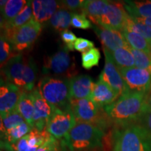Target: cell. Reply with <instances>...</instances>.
Segmentation results:
<instances>
[{
  "label": "cell",
  "mask_w": 151,
  "mask_h": 151,
  "mask_svg": "<svg viewBox=\"0 0 151 151\" xmlns=\"http://www.w3.org/2000/svg\"><path fill=\"white\" fill-rule=\"evenodd\" d=\"M147 97L148 94L146 93L128 92L104 107V110L111 123L117 127L139 123L148 109Z\"/></svg>",
  "instance_id": "6da1fadb"
},
{
  "label": "cell",
  "mask_w": 151,
  "mask_h": 151,
  "mask_svg": "<svg viewBox=\"0 0 151 151\" xmlns=\"http://www.w3.org/2000/svg\"><path fill=\"white\" fill-rule=\"evenodd\" d=\"M104 137L105 132L97 126L76 122L65 139L60 142L62 150L88 151L101 148Z\"/></svg>",
  "instance_id": "7a4b0ae2"
},
{
  "label": "cell",
  "mask_w": 151,
  "mask_h": 151,
  "mask_svg": "<svg viewBox=\"0 0 151 151\" xmlns=\"http://www.w3.org/2000/svg\"><path fill=\"white\" fill-rule=\"evenodd\" d=\"M37 68L32 58H24L19 53L1 68V79L15 85L23 92L35 89Z\"/></svg>",
  "instance_id": "3957f363"
},
{
  "label": "cell",
  "mask_w": 151,
  "mask_h": 151,
  "mask_svg": "<svg viewBox=\"0 0 151 151\" xmlns=\"http://www.w3.org/2000/svg\"><path fill=\"white\" fill-rule=\"evenodd\" d=\"M113 151H151V135L140 123L118 127L113 132Z\"/></svg>",
  "instance_id": "277c9868"
},
{
  "label": "cell",
  "mask_w": 151,
  "mask_h": 151,
  "mask_svg": "<svg viewBox=\"0 0 151 151\" xmlns=\"http://www.w3.org/2000/svg\"><path fill=\"white\" fill-rule=\"evenodd\" d=\"M37 88L53 109L65 110L71 107L69 79L45 76L39 80Z\"/></svg>",
  "instance_id": "5b68a950"
},
{
  "label": "cell",
  "mask_w": 151,
  "mask_h": 151,
  "mask_svg": "<svg viewBox=\"0 0 151 151\" xmlns=\"http://www.w3.org/2000/svg\"><path fill=\"white\" fill-rule=\"evenodd\" d=\"M71 109L76 122L90 123L104 130L110 127L111 122L104 108H101L90 98L71 100Z\"/></svg>",
  "instance_id": "8992f818"
},
{
  "label": "cell",
  "mask_w": 151,
  "mask_h": 151,
  "mask_svg": "<svg viewBox=\"0 0 151 151\" xmlns=\"http://www.w3.org/2000/svg\"><path fill=\"white\" fill-rule=\"evenodd\" d=\"M70 50L67 47H62L44 60L43 73L46 75H54L70 79L76 76L78 72L76 63L73 56L69 53Z\"/></svg>",
  "instance_id": "52a82bcc"
},
{
  "label": "cell",
  "mask_w": 151,
  "mask_h": 151,
  "mask_svg": "<svg viewBox=\"0 0 151 151\" xmlns=\"http://www.w3.org/2000/svg\"><path fill=\"white\" fill-rule=\"evenodd\" d=\"M41 30V24L33 18L18 29L11 31H1V34L10 41L15 51L19 52L32 46L40 35Z\"/></svg>",
  "instance_id": "ba28073f"
},
{
  "label": "cell",
  "mask_w": 151,
  "mask_h": 151,
  "mask_svg": "<svg viewBox=\"0 0 151 151\" xmlns=\"http://www.w3.org/2000/svg\"><path fill=\"white\" fill-rule=\"evenodd\" d=\"M76 123L74 115L70 108L61 110L55 109L48 120L46 129L59 141H62Z\"/></svg>",
  "instance_id": "9c48e42d"
},
{
  "label": "cell",
  "mask_w": 151,
  "mask_h": 151,
  "mask_svg": "<svg viewBox=\"0 0 151 151\" xmlns=\"http://www.w3.org/2000/svg\"><path fill=\"white\" fill-rule=\"evenodd\" d=\"M129 92L148 94L151 90V72L137 67L119 69Z\"/></svg>",
  "instance_id": "30bf717a"
},
{
  "label": "cell",
  "mask_w": 151,
  "mask_h": 151,
  "mask_svg": "<svg viewBox=\"0 0 151 151\" xmlns=\"http://www.w3.org/2000/svg\"><path fill=\"white\" fill-rule=\"evenodd\" d=\"M103 50L105 55V65L100 73L99 80L108 84L120 97L128 93L129 90L124 83L120 70L113 62L110 51L106 48H103Z\"/></svg>",
  "instance_id": "8fae6325"
},
{
  "label": "cell",
  "mask_w": 151,
  "mask_h": 151,
  "mask_svg": "<svg viewBox=\"0 0 151 151\" xmlns=\"http://www.w3.org/2000/svg\"><path fill=\"white\" fill-rule=\"evenodd\" d=\"M127 14L123 3L109 1L105 12L100 17L95 25L122 32Z\"/></svg>",
  "instance_id": "7c38bea8"
},
{
  "label": "cell",
  "mask_w": 151,
  "mask_h": 151,
  "mask_svg": "<svg viewBox=\"0 0 151 151\" xmlns=\"http://www.w3.org/2000/svg\"><path fill=\"white\" fill-rule=\"evenodd\" d=\"M31 92L34 100L35 114L33 118V129L43 131L46 129L48 120L52 116L55 109L49 104L42 97L38 88H35Z\"/></svg>",
  "instance_id": "4fadbf2b"
},
{
  "label": "cell",
  "mask_w": 151,
  "mask_h": 151,
  "mask_svg": "<svg viewBox=\"0 0 151 151\" xmlns=\"http://www.w3.org/2000/svg\"><path fill=\"white\" fill-rule=\"evenodd\" d=\"M23 91L15 85L1 79L0 86V113L1 117L16 109Z\"/></svg>",
  "instance_id": "5bb4252c"
},
{
  "label": "cell",
  "mask_w": 151,
  "mask_h": 151,
  "mask_svg": "<svg viewBox=\"0 0 151 151\" xmlns=\"http://www.w3.org/2000/svg\"><path fill=\"white\" fill-rule=\"evenodd\" d=\"M92 29L99 39L103 48L110 52H113L120 48L129 47L120 31L116 29H106L99 25H92Z\"/></svg>",
  "instance_id": "9a60e30c"
},
{
  "label": "cell",
  "mask_w": 151,
  "mask_h": 151,
  "mask_svg": "<svg viewBox=\"0 0 151 151\" xmlns=\"http://www.w3.org/2000/svg\"><path fill=\"white\" fill-rule=\"evenodd\" d=\"M52 136L46 129L43 131L32 129L29 134L14 145H12L13 150L14 151H37Z\"/></svg>",
  "instance_id": "2e32d148"
},
{
  "label": "cell",
  "mask_w": 151,
  "mask_h": 151,
  "mask_svg": "<svg viewBox=\"0 0 151 151\" xmlns=\"http://www.w3.org/2000/svg\"><path fill=\"white\" fill-rule=\"evenodd\" d=\"M94 83L89 75H78L69 79V89L71 99L91 97Z\"/></svg>",
  "instance_id": "e0dca14e"
},
{
  "label": "cell",
  "mask_w": 151,
  "mask_h": 151,
  "mask_svg": "<svg viewBox=\"0 0 151 151\" xmlns=\"http://www.w3.org/2000/svg\"><path fill=\"white\" fill-rule=\"evenodd\" d=\"M60 7V1L54 0H34L32 1L33 18L39 23L49 21Z\"/></svg>",
  "instance_id": "ac0fdd59"
},
{
  "label": "cell",
  "mask_w": 151,
  "mask_h": 151,
  "mask_svg": "<svg viewBox=\"0 0 151 151\" xmlns=\"http://www.w3.org/2000/svg\"><path fill=\"white\" fill-rule=\"evenodd\" d=\"M119 97V94L108 84L99 80L94 83L90 99L101 108H104L114 102Z\"/></svg>",
  "instance_id": "d6986e66"
},
{
  "label": "cell",
  "mask_w": 151,
  "mask_h": 151,
  "mask_svg": "<svg viewBox=\"0 0 151 151\" xmlns=\"http://www.w3.org/2000/svg\"><path fill=\"white\" fill-rule=\"evenodd\" d=\"M16 110L23 117L25 122H27L33 128L35 106H34V100L31 92H22Z\"/></svg>",
  "instance_id": "ffe728a7"
},
{
  "label": "cell",
  "mask_w": 151,
  "mask_h": 151,
  "mask_svg": "<svg viewBox=\"0 0 151 151\" xmlns=\"http://www.w3.org/2000/svg\"><path fill=\"white\" fill-rule=\"evenodd\" d=\"M109 1L105 0H87L84 2L82 13L96 24L100 17L105 12Z\"/></svg>",
  "instance_id": "44dd1931"
},
{
  "label": "cell",
  "mask_w": 151,
  "mask_h": 151,
  "mask_svg": "<svg viewBox=\"0 0 151 151\" xmlns=\"http://www.w3.org/2000/svg\"><path fill=\"white\" fill-rule=\"evenodd\" d=\"M124 9L133 18H151V1H124Z\"/></svg>",
  "instance_id": "7402d4cb"
},
{
  "label": "cell",
  "mask_w": 151,
  "mask_h": 151,
  "mask_svg": "<svg viewBox=\"0 0 151 151\" xmlns=\"http://www.w3.org/2000/svg\"><path fill=\"white\" fill-rule=\"evenodd\" d=\"M33 19L32 1H27V4L21 12L11 22L1 26V31H11L18 29Z\"/></svg>",
  "instance_id": "603a6c76"
},
{
  "label": "cell",
  "mask_w": 151,
  "mask_h": 151,
  "mask_svg": "<svg viewBox=\"0 0 151 151\" xmlns=\"http://www.w3.org/2000/svg\"><path fill=\"white\" fill-rule=\"evenodd\" d=\"M25 0H8V2L1 10V26L11 22L20 14L27 4Z\"/></svg>",
  "instance_id": "cb8c5ba5"
},
{
  "label": "cell",
  "mask_w": 151,
  "mask_h": 151,
  "mask_svg": "<svg viewBox=\"0 0 151 151\" xmlns=\"http://www.w3.org/2000/svg\"><path fill=\"white\" fill-rule=\"evenodd\" d=\"M32 129L27 122H22L5 133L1 134V142L12 146L29 134Z\"/></svg>",
  "instance_id": "d4e9b609"
},
{
  "label": "cell",
  "mask_w": 151,
  "mask_h": 151,
  "mask_svg": "<svg viewBox=\"0 0 151 151\" xmlns=\"http://www.w3.org/2000/svg\"><path fill=\"white\" fill-rule=\"evenodd\" d=\"M129 47L151 53V43L139 34L123 29L121 32Z\"/></svg>",
  "instance_id": "484cf974"
},
{
  "label": "cell",
  "mask_w": 151,
  "mask_h": 151,
  "mask_svg": "<svg viewBox=\"0 0 151 151\" xmlns=\"http://www.w3.org/2000/svg\"><path fill=\"white\" fill-rule=\"evenodd\" d=\"M110 52L113 62L118 69H127L135 67L134 58L130 51L129 47L118 48Z\"/></svg>",
  "instance_id": "4316f807"
},
{
  "label": "cell",
  "mask_w": 151,
  "mask_h": 151,
  "mask_svg": "<svg viewBox=\"0 0 151 151\" xmlns=\"http://www.w3.org/2000/svg\"><path fill=\"white\" fill-rule=\"evenodd\" d=\"M73 14L74 13L66 9H59L50 19L49 24L58 31L62 32L67 29V28L71 25Z\"/></svg>",
  "instance_id": "83f0119b"
},
{
  "label": "cell",
  "mask_w": 151,
  "mask_h": 151,
  "mask_svg": "<svg viewBox=\"0 0 151 151\" xmlns=\"http://www.w3.org/2000/svg\"><path fill=\"white\" fill-rule=\"evenodd\" d=\"M124 29L139 34L151 43V28L137 21L134 18H132L129 14H127L126 18Z\"/></svg>",
  "instance_id": "f1b7e54d"
},
{
  "label": "cell",
  "mask_w": 151,
  "mask_h": 151,
  "mask_svg": "<svg viewBox=\"0 0 151 151\" xmlns=\"http://www.w3.org/2000/svg\"><path fill=\"white\" fill-rule=\"evenodd\" d=\"M24 122L25 120L23 117L16 110L1 117V134L5 133Z\"/></svg>",
  "instance_id": "f546056e"
},
{
  "label": "cell",
  "mask_w": 151,
  "mask_h": 151,
  "mask_svg": "<svg viewBox=\"0 0 151 151\" xmlns=\"http://www.w3.org/2000/svg\"><path fill=\"white\" fill-rule=\"evenodd\" d=\"M19 54L14 50L12 44L2 34L0 38V64L2 68L6 64L17 55Z\"/></svg>",
  "instance_id": "4dcf8cb0"
},
{
  "label": "cell",
  "mask_w": 151,
  "mask_h": 151,
  "mask_svg": "<svg viewBox=\"0 0 151 151\" xmlns=\"http://www.w3.org/2000/svg\"><path fill=\"white\" fill-rule=\"evenodd\" d=\"M129 49L134 58L135 67L146 69L151 72V53L136 50L131 47Z\"/></svg>",
  "instance_id": "1f68e13d"
},
{
  "label": "cell",
  "mask_w": 151,
  "mask_h": 151,
  "mask_svg": "<svg viewBox=\"0 0 151 151\" xmlns=\"http://www.w3.org/2000/svg\"><path fill=\"white\" fill-rule=\"evenodd\" d=\"M81 57L83 67L87 70H90L92 67L99 65L101 54L99 49L94 48L88 51L83 52Z\"/></svg>",
  "instance_id": "d6a6232c"
},
{
  "label": "cell",
  "mask_w": 151,
  "mask_h": 151,
  "mask_svg": "<svg viewBox=\"0 0 151 151\" xmlns=\"http://www.w3.org/2000/svg\"><path fill=\"white\" fill-rule=\"evenodd\" d=\"M71 25L78 29H87L92 28V24L86 15L83 13H74L71 20Z\"/></svg>",
  "instance_id": "836d02e7"
},
{
  "label": "cell",
  "mask_w": 151,
  "mask_h": 151,
  "mask_svg": "<svg viewBox=\"0 0 151 151\" xmlns=\"http://www.w3.org/2000/svg\"><path fill=\"white\" fill-rule=\"evenodd\" d=\"M85 1L83 0H65L60 1L61 9L71 11L72 13H82V9Z\"/></svg>",
  "instance_id": "e575fe53"
},
{
  "label": "cell",
  "mask_w": 151,
  "mask_h": 151,
  "mask_svg": "<svg viewBox=\"0 0 151 151\" xmlns=\"http://www.w3.org/2000/svg\"><path fill=\"white\" fill-rule=\"evenodd\" d=\"M60 36L62 40L65 43V47H67L71 51L74 50V43L77 40V37L74 33L70 30L66 29L61 32Z\"/></svg>",
  "instance_id": "d590c367"
},
{
  "label": "cell",
  "mask_w": 151,
  "mask_h": 151,
  "mask_svg": "<svg viewBox=\"0 0 151 151\" xmlns=\"http://www.w3.org/2000/svg\"><path fill=\"white\" fill-rule=\"evenodd\" d=\"M94 48V43L92 41L83 38H78L74 43V50L81 52H85Z\"/></svg>",
  "instance_id": "8d00e7d4"
},
{
  "label": "cell",
  "mask_w": 151,
  "mask_h": 151,
  "mask_svg": "<svg viewBox=\"0 0 151 151\" xmlns=\"http://www.w3.org/2000/svg\"><path fill=\"white\" fill-rule=\"evenodd\" d=\"M62 150L61 144L59 141L52 137L42 145L37 151H60Z\"/></svg>",
  "instance_id": "74e56055"
},
{
  "label": "cell",
  "mask_w": 151,
  "mask_h": 151,
  "mask_svg": "<svg viewBox=\"0 0 151 151\" xmlns=\"http://www.w3.org/2000/svg\"><path fill=\"white\" fill-rule=\"evenodd\" d=\"M139 123L146 128L151 135V109L148 108L146 109Z\"/></svg>",
  "instance_id": "f35d334b"
},
{
  "label": "cell",
  "mask_w": 151,
  "mask_h": 151,
  "mask_svg": "<svg viewBox=\"0 0 151 151\" xmlns=\"http://www.w3.org/2000/svg\"><path fill=\"white\" fill-rule=\"evenodd\" d=\"M133 18V17H132ZM137 21L141 22V23L146 24L148 27L151 28V18H133Z\"/></svg>",
  "instance_id": "ab89813d"
},
{
  "label": "cell",
  "mask_w": 151,
  "mask_h": 151,
  "mask_svg": "<svg viewBox=\"0 0 151 151\" xmlns=\"http://www.w3.org/2000/svg\"><path fill=\"white\" fill-rule=\"evenodd\" d=\"M146 104H147V107H148V109H151V92L150 93V94H148V97H147Z\"/></svg>",
  "instance_id": "60d3db41"
},
{
  "label": "cell",
  "mask_w": 151,
  "mask_h": 151,
  "mask_svg": "<svg viewBox=\"0 0 151 151\" xmlns=\"http://www.w3.org/2000/svg\"><path fill=\"white\" fill-rule=\"evenodd\" d=\"M7 2H8V0H1L0 1V9H1V10L5 6Z\"/></svg>",
  "instance_id": "b9f144b4"
},
{
  "label": "cell",
  "mask_w": 151,
  "mask_h": 151,
  "mask_svg": "<svg viewBox=\"0 0 151 151\" xmlns=\"http://www.w3.org/2000/svg\"><path fill=\"white\" fill-rule=\"evenodd\" d=\"M88 151H103V150H97V149H96V150H88Z\"/></svg>",
  "instance_id": "7bdbcfd3"
}]
</instances>
